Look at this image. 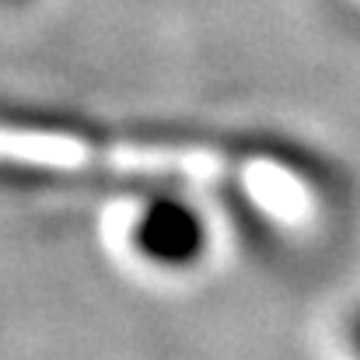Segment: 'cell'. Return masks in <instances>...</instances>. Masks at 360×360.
Instances as JSON below:
<instances>
[{
    "label": "cell",
    "instance_id": "obj_2",
    "mask_svg": "<svg viewBox=\"0 0 360 360\" xmlns=\"http://www.w3.org/2000/svg\"><path fill=\"white\" fill-rule=\"evenodd\" d=\"M109 203V228L122 252L165 276H182L200 269L214 248V210L165 189H122L102 193Z\"/></svg>",
    "mask_w": 360,
    "mask_h": 360
},
{
    "label": "cell",
    "instance_id": "obj_1",
    "mask_svg": "<svg viewBox=\"0 0 360 360\" xmlns=\"http://www.w3.org/2000/svg\"><path fill=\"white\" fill-rule=\"evenodd\" d=\"M4 172L25 193H182L235 224L269 259L326 252L350 214L347 175L308 143L266 129L122 122L11 105Z\"/></svg>",
    "mask_w": 360,
    "mask_h": 360
},
{
    "label": "cell",
    "instance_id": "obj_3",
    "mask_svg": "<svg viewBox=\"0 0 360 360\" xmlns=\"http://www.w3.org/2000/svg\"><path fill=\"white\" fill-rule=\"evenodd\" d=\"M350 350H354V357L360 360V311L354 315V322H350Z\"/></svg>",
    "mask_w": 360,
    "mask_h": 360
}]
</instances>
